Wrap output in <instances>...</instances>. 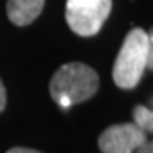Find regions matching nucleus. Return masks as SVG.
Wrapping results in <instances>:
<instances>
[{"label":"nucleus","instance_id":"f257e3e1","mask_svg":"<svg viewBox=\"0 0 153 153\" xmlns=\"http://www.w3.org/2000/svg\"><path fill=\"white\" fill-rule=\"evenodd\" d=\"M97 71L88 65H83L78 61L63 65L53 75L51 83H49L51 97L65 109L73 104H80V102L88 100L97 92Z\"/></svg>","mask_w":153,"mask_h":153},{"label":"nucleus","instance_id":"f03ea898","mask_svg":"<svg viewBox=\"0 0 153 153\" xmlns=\"http://www.w3.org/2000/svg\"><path fill=\"white\" fill-rule=\"evenodd\" d=\"M146 51L148 33L140 27L129 31L112 68V78L117 87L133 88L138 85L146 70Z\"/></svg>","mask_w":153,"mask_h":153},{"label":"nucleus","instance_id":"7ed1b4c3","mask_svg":"<svg viewBox=\"0 0 153 153\" xmlns=\"http://www.w3.org/2000/svg\"><path fill=\"white\" fill-rule=\"evenodd\" d=\"M112 9V0H66V22L78 36H94Z\"/></svg>","mask_w":153,"mask_h":153},{"label":"nucleus","instance_id":"20e7f679","mask_svg":"<svg viewBox=\"0 0 153 153\" xmlns=\"http://www.w3.org/2000/svg\"><path fill=\"white\" fill-rule=\"evenodd\" d=\"M146 141V133L136 124H116L107 128L99 138L102 153H134Z\"/></svg>","mask_w":153,"mask_h":153},{"label":"nucleus","instance_id":"39448f33","mask_svg":"<svg viewBox=\"0 0 153 153\" xmlns=\"http://www.w3.org/2000/svg\"><path fill=\"white\" fill-rule=\"evenodd\" d=\"M43 7L44 0H9L7 16L16 26H27L39 17Z\"/></svg>","mask_w":153,"mask_h":153},{"label":"nucleus","instance_id":"423d86ee","mask_svg":"<svg viewBox=\"0 0 153 153\" xmlns=\"http://www.w3.org/2000/svg\"><path fill=\"white\" fill-rule=\"evenodd\" d=\"M133 117H134V124L141 131L153 134V109L145 105H136L133 111Z\"/></svg>","mask_w":153,"mask_h":153},{"label":"nucleus","instance_id":"0eeeda50","mask_svg":"<svg viewBox=\"0 0 153 153\" xmlns=\"http://www.w3.org/2000/svg\"><path fill=\"white\" fill-rule=\"evenodd\" d=\"M146 68L153 70V29L148 34V51H146Z\"/></svg>","mask_w":153,"mask_h":153},{"label":"nucleus","instance_id":"6e6552de","mask_svg":"<svg viewBox=\"0 0 153 153\" xmlns=\"http://www.w3.org/2000/svg\"><path fill=\"white\" fill-rule=\"evenodd\" d=\"M5 104H7V95H5V87L0 80V112L5 109Z\"/></svg>","mask_w":153,"mask_h":153},{"label":"nucleus","instance_id":"1a4fd4ad","mask_svg":"<svg viewBox=\"0 0 153 153\" xmlns=\"http://www.w3.org/2000/svg\"><path fill=\"white\" fill-rule=\"evenodd\" d=\"M136 153H153V141H145L141 146L136 150Z\"/></svg>","mask_w":153,"mask_h":153},{"label":"nucleus","instance_id":"9d476101","mask_svg":"<svg viewBox=\"0 0 153 153\" xmlns=\"http://www.w3.org/2000/svg\"><path fill=\"white\" fill-rule=\"evenodd\" d=\"M7 153H41V152H36V150H31V148H12V150H9Z\"/></svg>","mask_w":153,"mask_h":153}]
</instances>
